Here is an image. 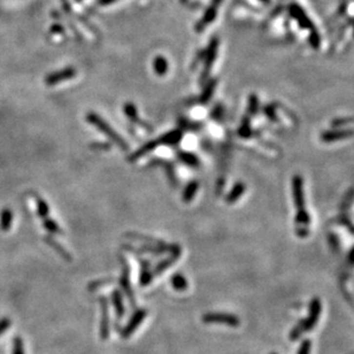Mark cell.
Returning <instances> with one entry per match:
<instances>
[{
    "instance_id": "6da1fadb",
    "label": "cell",
    "mask_w": 354,
    "mask_h": 354,
    "mask_svg": "<svg viewBox=\"0 0 354 354\" xmlns=\"http://www.w3.org/2000/svg\"><path fill=\"white\" fill-rule=\"evenodd\" d=\"M86 120L89 121V123L95 125L98 130H100V133L106 135V136H107L113 143L117 144L122 151H127L129 149L127 141H125L123 138H122L120 135H118L117 131H115L114 129H113L111 125L104 120V118H101L99 115H97L96 113L92 112L89 113V114L86 115Z\"/></svg>"
},
{
    "instance_id": "7a4b0ae2",
    "label": "cell",
    "mask_w": 354,
    "mask_h": 354,
    "mask_svg": "<svg viewBox=\"0 0 354 354\" xmlns=\"http://www.w3.org/2000/svg\"><path fill=\"white\" fill-rule=\"evenodd\" d=\"M320 313H321V302L317 298H315L311 301L310 315H308V317L306 318V320L299 322V324H297V326L292 329L291 334H290V338H291L292 340H295L300 337V334L304 333V331L313 329L318 320V316H320Z\"/></svg>"
},
{
    "instance_id": "3957f363",
    "label": "cell",
    "mask_w": 354,
    "mask_h": 354,
    "mask_svg": "<svg viewBox=\"0 0 354 354\" xmlns=\"http://www.w3.org/2000/svg\"><path fill=\"white\" fill-rule=\"evenodd\" d=\"M290 14H291L292 18H295V20L298 21V23L300 27L305 28V29H310L311 35H310V41L311 45L314 48H318L320 46V36H318L316 29H315L314 24L312 23L308 16L306 15V13L302 11L301 7H299L298 5H291L290 6Z\"/></svg>"
},
{
    "instance_id": "277c9868",
    "label": "cell",
    "mask_w": 354,
    "mask_h": 354,
    "mask_svg": "<svg viewBox=\"0 0 354 354\" xmlns=\"http://www.w3.org/2000/svg\"><path fill=\"white\" fill-rule=\"evenodd\" d=\"M202 322L205 323H222L227 324L229 327L237 328L239 327V318H238L236 315L234 314H228V313H206L202 315L201 317Z\"/></svg>"
},
{
    "instance_id": "5b68a950",
    "label": "cell",
    "mask_w": 354,
    "mask_h": 354,
    "mask_svg": "<svg viewBox=\"0 0 354 354\" xmlns=\"http://www.w3.org/2000/svg\"><path fill=\"white\" fill-rule=\"evenodd\" d=\"M302 178L299 175H295L292 178V195H294L295 206L297 208V214L307 213L305 206V196L304 189H302Z\"/></svg>"
},
{
    "instance_id": "8992f818",
    "label": "cell",
    "mask_w": 354,
    "mask_h": 354,
    "mask_svg": "<svg viewBox=\"0 0 354 354\" xmlns=\"http://www.w3.org/2000/svg\"><path fill=\"white\" fill-rule=\"evenodd\" d=\"M121 262H122V275L120 277L121 288H122V290H123L125 295L128 297L129 302H130L133 307H135V306H136V299H135L134 291H133V289H131L130 269H129L128 263L125 262L124 259H121Z\"/></svg>"
},
{
    "instance_id": "52a82bcc",
    "label": "cell",
    "mask_w": 354,
    "mask_h": 354,
    "mask_svg": "<svg viewBox=\"0 0 354 354\" xmlns=\"http://www.w3.org/2000/svg\"><path fill=\"white\" fill-rule=\"evenodd\" d=\"M146 315H147V312L145 310H138L137 312H135V314L131 316L130 320H129L127 326L122 329L121 334H120L121 337L122 338L130 337L131 334H134V331L140 326L141 322H143L144 318L146 317Z\"/></svg>"
},
{
    "instance_id": "ba28073f",
    "label": "cell",
    "mask_w": 354,
    "mask_h": 354,
    "mask_svg": "<svg viewBox=\"0 0 354 354\" xmlns=\"http://www.w3.org/2000/svg\"><path fill=\"white\" fill-rule=\"evenodd\" d=\"M99 304H100L101 310V318H100V327H99V334H100V339L106 340L109 337V315H108V301L105 297L99 298Z\"/></svg>"
},
{
    "instance_id": "9c48e42d",
    "label": "cell",
    "mask_w": 354,
    "mask_h": 354,
    "mask_svg": "<svg viewBox=\"0 0 354 354\" xmlns=\"http://www.w3.org/2000/svg\"><path fill=\"white\" fill-rule=\"evenodd\" d=\"M354 136V129H336V130H328L321 134V140L324 143H333L340 139Z\"/></svg>"
},
{
    "instance_id": "30bf717a",
    "label": "cell",
    "mask_w": 354,
    "mask_h": 354,
    "mask_svg": "<svg viewBox=\"0 0 354 354\" xmlns=\"http://www.w3.org/2000/svg\"><path fill=\"white\" fill-rule=\"evenodd\" d=\"M123 109H124L125 115H127L129 120L133 121L134 123L140 124V127L144 128V129H146V130H149V133H151V131H152V127H151V125H149L147 123H145L144 121H141L140 118L138 117L137 108H136V106H135L134 104H131V102H127V104L124 105Z\"/></svg>"
},
{
    "instance_id": "8fae6325",
    "label": "cell",
    "mask_w": 354,
    "mask_h": 354,
    "mask_svg": "<svg viewBox=\"0 0 354 354\" xmlns=\"http://www.w3.org/2000/svg\"><path fill=\"white\" fill-rule=\"evenodd\" d=\"M160 145H161L160 138H159V139H154L152 141H149V143H146L145 145H143V146H141L139 150H137L136 152L131 154L130 157H129V160H130L131 162H134V161L138 160V159H139V157L146 156L147 153L152 152L153 150H156V147L160 146Z\"/></svg>"
},
{
    "instance_id": "7c38bea8",
    "label": "cell",
    "mask_w": 354,
    "mask_h": 354,
    "mask_svg": "<svg viewBox=\"0 0 354 354\" xmlns=\"http://www.w3.org/2000/svg\"><path fill=\"white\" fill-rule=\"evenodd\" d=\"M245 190H246V186L244 183H241V182L236 183L234 188L230 190V192L228 193L227 198H225V201H227L228 204H234V202H236L238 199H239L241 196L244 195Z\"/></svg>"
},
{
    "instance_id": "4fadbf2b",
    "label": "cell",
    "mask_w": 354,
    "mask_h": 354,
    "mask_svg": "<svg viewBox=\"0 0 354 354\" xmlns=\"http://www.w3.org/2000/svg\"><path fill=\"white\" fill-rule=\"evenodd\" d=\"M183 137V134L181 130H173L170 133L163 135L162 137H160L161 145H169V146H174V145H177L181 141Z\"/></svg>"
},
{
    "instance_id": "5bb4252c",
    "label": "cell",
    "mask_w": 354,
    "mask_h": 354,
    "mask_svg": "<svg viewBox=\"0 0 354 354\" xmlns=\"http://www.w3.org/2000/svg\"><path fill=\"white\" fill-rule=\"evenodd\" d=\"M112 301L114 304L115 312H117L118 318H122L124 315V305H123V298H122V294L118 290H114L112 292Z\"/></svg>"
},
{
    "instance_id": "9a60e30c",
    "label": "cell",
    "mask_w": 354,
    "mask_h": 354,
    "mask_svg": "<svg viewBox=\"0 0 354 354\" xmlns=\"http://www.w3.org/2000/svg\"><path fill=\"white\" fill-rule=\"evenodd\" d=\"M140 266H141V272H140L139 282L141 286H146L152 282L153 274L151 273L150 270L149 261H146V260H140Z\"/></svg>"
},
{
    "instance_id": "2e32d148",
    "label": "cell",
    "mask_w": 354,
    "mask_h": 354,
    "mask_svg": "<svg viewBox=\"0 0 354 354\" xmlns=\"http://www.w3.org/2000/svg\"><path fill=\"white\" fill-rule=\"evenodd\" d=\"M13 222V212L9 208H4L0 214V229L7 231L11 229Z\"/></svg>"
},
{
    "instance_id": "e0dca14e",
    "label": "cell",
    "mask_w": 354,
    "mask_h": 354,
    "mask_svg": "<svg viewBox=\"0 0 354 354\" xmlns=\"http://www.w3.org/2000/svg\"><path fill=\"white\" fill-rule=\"evenodd\" d=\"M199 189V183L197 181H193V182H190L188 186L184 189V191H183V196H182V200L184 202H190L192 200L193 198H195L196 193H197Z\"/></svg>"
},
{
    "instance_id": "ac0fdd59",
    "label": "cell",
    "mask_w": 354,
    "mask_h": 354,
    "mask_svg": "<svg viewBox=\"0 0 354 354\" xmlns=\"http://www.w3.org/2000/svg\"><path fill=\"white\" fill-rule=\"evenodd\" d=\"M178 257H179V256H176V254H170V256L168 257V259L162 260V261L157 263L156 269H154V274H156V275H161V274L165 272L166 269H168L170 266H173L174 263L177 261Z\"/></svg>"
},
{
    "instance_id": "d6986e66",
    "label": "cell",
    "mask_w": 354,
    "mask_h": 354,
    "mask_svg": "<svg viewBox=\"0 0 354 354\" xmlns=\"http://www.w3.org/2000/svg\"><path fill=\"white\" fill-rule=\"evenodd\" d=\"M172 285L176 291L182 292L188 289V281H186V278L182 275V274L177 273L174 274L172 276Z\"/></svg>"
},
{
    "instance_id": "ffe728a7",
    "label": "cell",
    "mask_w": 354,
    "mask_h": 354,
    "mask_svg": "<svg viewBox=\"0 0 354 354\" xmlns=\"http://www.w3.org/2000/svg\"><path fill=\"white\" fill-rule=\"evenodd\" d=\"M177 156H178V159L181 160L183 163H185L186 166H189V167H198L199 166V159L195 156V154L179 151V152L177 153Z\"/></svg>"
},
{
    "instance_id": "44dd1931",
    "label": "cell",
    "mask_w": 354,
    "mask_h": 354,
    "mask_svg": "<svg viewBox=\"0 0 354 354\" xmlns=\"http://www.w3.org/2000/svg\"><path fill=\"white\" fill-rule=\"evenodd\" d=\"M45 241H46V243H47L48 245H50L51 247H53V249L56 250L58 253H59V256H60L61 257H62V259L66 260V261H70V260H72V256H69L68 252H66V251H64L63 247L61 246L59 243H57V241L54 240L52 237H45Z\"/></svg>"
},
{
    "instance_id": "7402d4cb",
    "label": "cell",
    "mask_w": 354,
    "mask_h": 354,
    "mask_svg": "<svg viewBox=\"0 0 354 354\" xmlns=\"http://www.w3.org/2000/svg\"><path fill=\"white\" fill-rule=\"evenodd\" d=\"M73 75H74V70H63V72H61V73H58V74H54V75L48 76L46 79V83L50 85H53V84H56V83L60 82V80L70 79V77H73Z\"/></svg>"
},
{
    "instance_id": "603a6c76",
    "label": "cell",
    "mask_w": 354,
    "mask_h": 354,
    "mask_svg": "<svg viewBox=\"0 0 354 354\" xmlns=\"http://www.w3.org/2000/svg\"><path fill=\"white\" fill-rule=\"evenodd\" d=\"M35 201H36L37 211H38V214H39V216L43 218L48 217V214H50V208H48V205L46 204V202H45L40 197H37V196H35Z\"/></svg>"
},
{
    "instance_id": "cb8c5ba5",
    "label": "cell",
    "mask_w": 354,
    "mask_h": 354,
    "mask_svg": "<svg viewBox=\"0 0 354 354\" xmlns=\"http://www.w3.org/2000/svg\"><path fill=\"white\" fill-rule=\"evenodd\" d=\"M215 84H216V82H211L209 84L206 86V89L204 90V93L201 95V98H200V101L201 104H207V102L209 101V99L212 98V96H213V92L215 90Z\"/></svg>"
},
{
    "instance_id": "d4e9b609",
    "label": "cell",
    "mask_w": 354,
    "mask_h": 354,
    "mask_svg": "<svg viewBox=\"0 0 354 354\" xmlns=\"http://www.w3.org/2000/svg\"><path fill=\"white\" fill-rule=\"evenodd\" d=\"M44 228L46 229L47 231H50V233L52 234H61L62 231H61V229L59 228V225H58L56 222H54L53 220H51V218H44Z\"/></svg>"
},
{
    "instance_id": "484cf974",
    "label": "cell",
    "mask_w": 354,
    "mask_h": 354,
    "mask_svg": "<svg viewBox=\"0 0 354 354\" xmlns=\"http://www.w3.org/2000/svg\"><path fill=\"white\" fill-rule=\"evenodd\" d=\"M249 112L251 115H256L257 112V108H259V99L256 98V95H252L249 98Z\"/></svg>"
},
{
    "instance_id": "4316f807",
    "label": "cell",
    "mask_w": 354,
    "mask_h": 354,
    "mask_svg": "<svg viewBox=\"0 0 354 354\" xmlns=\"http://www.w3.org/2000/svg\"><path fill=\"white\" fill-rule=\"evenodd\" d=\"M240 135L241 137L243 138H249L251 135H252V130H251L250 128V124H249V121H247V118H244V122H243V125H241L240 129H239V133H238Z\"/></svg>"
},
{
    "instance_id": "83f0119b",
    "label": "cell",
    "mask_w": 354,
    "mask_h": 354,
    "mask_svg": "<svg viewBox=\"0 0 354 354\" xmlns=\"http://www.w3.org/2000/svg\"><path fill=\"white\" fill-rule=\"evenodd\" d=\"M354 118H334V120L331 121V125L334 128H340L344 127V125L352 123Z\"/></svg>"
},
{
    "instance_id": "f1b7e54d",
    "label": "cell",
    "mask_w": 354,
    "mask_h": 354,
    "mask_svg": "<svg viewBox=\"0 0 354 354\" xmlns=\"http://www.w3.org/2000/svg\"><path fill=\"white\" fill-rule=\"evenodd\" d=\"M113 283V279H99V281L92 282L90 283L89 285V291H93V290H97L100 288L101 285H106V284H111Z\"/></svg>"
},
{
    "instance_id": "f546056e",
    "label": "cell",
    "mask_w": 354,
    "mask_h": 354,
    "mask_svg": "<svg viewBox=\"0 0 354 354\" xmlns=\"http://www.w3.org/2000/svg\"><path fill=\"white\" fill-rule=\"evenodd\" d=\"M311 352V340L305 339L304 342L301 343L300 347H299L298 354H310Z\"/></svg>"
},
{
    "instance_id": "4dcf8cb0",
    "label": "cell",
    "mask_w": 354,
    "mask_h": 354,
    "mask_svg": "<svg viewBox=\"0 0 354 354\" xmlns=\"http://www.w3.org/2000/svg\"><path fill=\"white\" fill-rule=\"evenodd\" d=\"M14 354H24L23 344H22L21 338H15L14 340Z\"/></svg>"
},
{
    "instance_id": "1f68e13d",
    "label": "cell",
    "mask_w": 354,
    "mask_h": 354,
    "mask_svg": "<svg viewBox=\"0 0 354 354\" xmlns=\"http://www.w3.org/2000/svg\"><path fill=\"white\" fill-rule=\"evenodd\" d=\"M166 66H167V64H166L165 61L161 60V59L157 60V63H156V70H157V73H159V74H163V73H165L166 70H167V67Z\"/></svg>"
},
{
    "instance_id": "d6a6232c",
    "label": "cell",
    "mask_w": 354,
    "mask_h": 354,
    "mask_svg": "<svg viewBox=\"0 0 354 354\" xmlns=\"http://www.w3.org/2000/svg\"><path fill=\"white\" fill-rule=\"evenodd\" d=\"M222 113H223V107H222V106H216V107L212 111L211 117L216 118V120H220V117L222 115Z\"/></svg>"
},
{
    "instance_id": "836d02e7",
    "label": "cell",
    "mask_w": 354,
    "mask_h": 354,
    "mask_svg": "<svg viewBox=\"0 0 354 354\" xmlns=\"http://www.w3.org/2000/svg\"><path fill=\"white\" fill-rule=\"evenodd\" d=\"M265 113L266 115L268 117L270 120H276V117H275V111H274V107L273 106H267V107L265 108Z\"/></svg>"
},
{
    "instance_id": "e575fe53",
    "label": "cell",
    "mask_w": 354,
    "mask_h": 354,
    "mask_svg": "<svg viewBox=\"0 0 354 354\" xmlns=\"http://www.w3.org/2000/svg\"><path fill=\"white\" fill-rule=\"evenodd\" d=\"M93 150H109V144L107 143H93L91 145Z\"/></svg>"
},
{
    "instance_id": "d590c367",
    "label": "cell",
    "mask_w": 354,
    "mask_h": 354,
    "mask_svg": "<svg viewBox=\"0 0 354 354\" xmlns=\"http://www.w3.org/2000/svg\"><path fill=\"white\" fill-rule=\"evenodd\" d=\"M9 324H11V322H9L8 318H4V320L0 321V334L4 333L6 329H7V328L9 327Z\"/></svg>"
},
{
    "instance_id": "8d00e7d4",
    "label": "cell",
    "mask_w": 354,
    "mask_h": 354,
    "mask_svg": "<svg viewBox=\"0 0 354 354\" xmlns=\"http://www.w3.org/2000/svg\"><path fill=\"white\" fill-rule=\"evenodd\" d=\"M350 262L354 263V250H353L352 252H351V254H350Z\"/></svg>"
},
{
    "instance_id": "74e56055",
    "label": "cell",
    "mask_w": 354,
    "mask_h": 354,
    "mask_svg": "<svg viewBox=\"0 0 354 354\" xmlns=\"http://www.w3.org/2000/svg\"><path fill=\"white\" fill-rule=\"evenodd\" d=\"M270 354H276V353H270Z\"/></svg>"
}]
</instances>
